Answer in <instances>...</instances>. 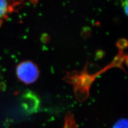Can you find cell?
Here are the masks:
<instances>
[{
    "label": "cell",
    "mask_w": 128,
    "mask_h": 128,
    "mask_svg": "<svg viewBox=\"0 0 128 128\" xmlns=\"http://www.w3.org/2000/svg\"><path fill=\"white\" fill-rule=\"evenodd\" d=\"M113 128H128V121L126 119L119 120L114 125Z\"/></svg>",
    "instance_id": "3957f363"
},
{
    "label": "cell",
    "mask_w": 128,
    "mask_h": 128,
    "mask_svg": "<svg viewBox=\"0 0 128 128\" xmlns=\"http://www.w3.org/2000/svg\"><path fill=\"white\" fill-rule=\"evenodd\" d=\"M123 8L125 9L126 14H127V12H128V0H126V1L124 2V3H123Z\"/></svg>",
    "instance_id": "277c9868"
},
{
    "label": "cell",
    "mask_w": 128,
    "mask_h": 128,
    "mask_svg": "<svg viewBox=\"0 0 128 128\" xmlns=\"http://www.w3.org/2000/svg\"><path fill=\"white\" fill-rule=\"evenodd\" d=\"M16 73L18 78L26 84H31L35 82L39 75L38 67L30 61L20 63L16 68Z\"/></svg>",
    "instance_id": "6da1fadb"
},
{
    "label": "cell",
    "mask_w": 128,
    "mask_h": 128,
    "mask_svg": "<svg viewBox=\"0 0 128 128\" xmlns=\"http://www.w3.org/2000/svg\"><path fill=\"white\" fill-rule=\"evenodd\" d=\"M11 9L9 0H0V19L4 18Z\"/></svg>",
    "instance_id": "7a4b0ae2"
}]
</instances>
